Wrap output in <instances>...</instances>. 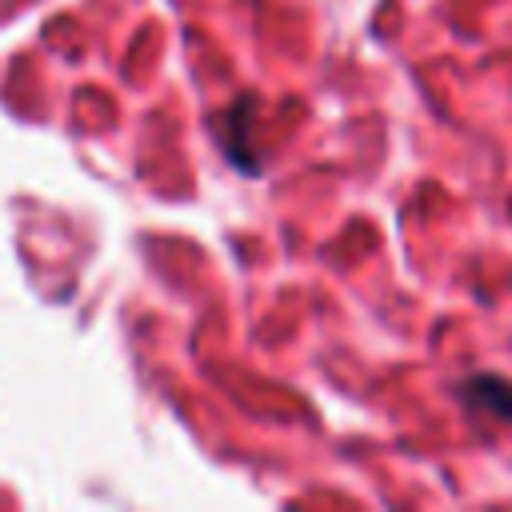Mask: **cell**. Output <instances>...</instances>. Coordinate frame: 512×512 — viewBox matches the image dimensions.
I'll list each match as a JSON object with an SVG mask.
<instances>
[{
	"label": "cell",
	"mask_w": 512,
	"mask_h": 512,
	"mask_svg": "<svg viewBox=\"0 0 512 512\" xmlns=\"http://www.w3.org/2000/svg\"><path fill=\"white\" fill-rule=\"evenodd\" d=\"M460 400L476 416H492L500 424H512V380H504L496 372H472L468 380H460Z\"/></svg>",
	"instance_id": "obj_1"
}]
</instances>
